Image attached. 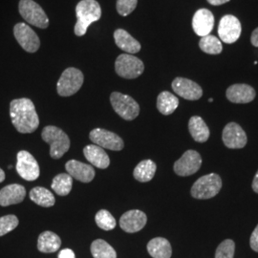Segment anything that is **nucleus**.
I'll use <instances>...</instances> for the list:
<instances>
[{"label":"nucleus","instance_id":"obj_1","mask_svg":"<svg viewBox=\"0 0 258 258\" xmlns=\"http://www.w3.org/2000/svg\"><path fill=\"white\" fill-rule=\"evenodd\" d=\"M10 116L19 133H33L39 125V118L34 102L27 98L16 99L10 103Z\"/></svg>","mask_w":258,"mask_h":258},{"label":"nucleus","instance_id":"obj_2","mask_svg":"<svg viewBox=\"0 0 258 258\" xmlns=\"http://www.w3.org/2000/svg\"><path fill=\"white\" fill-rule=\"evenodd\" d=\"M76 16L75 35L77 37H83L89 26L102 18V8L96 0H82L76 6Z\"/></svg>","mask_w":258,"mask_h":258},{"label":"nucleus","instance_id":"obj_3","mask_svg":"<svg viewBox=\"0 0 258 258\" xmlns=\"http://www.w3.org/2000/svg\"><path fill=\"white\" fill-rule=\"evenodd\" d=\"M41 138L50 146V156L59 159L70 148V139L62 129L54 125L45 126L41 132Z\"/></svg>","mask_w":258,"mask_h":258},{"label":"nucleus","instance_id":"obj_4","mask_svg":"<svg viewBox=\"0 0 258 258\" xmlns=\"http://www.w3.org/2000/svg\"><path fill=\"white\" fill-rule=\"evenodd\" d=\"M221 188V177L216 173H211L200 177L192 185L190 194L195 199L207 200L216 196Z\"/></svg>","mask_w":258,"mask_h":258},{"label":"nucleus","instance_id":"obj_5","mask_svg":"<svg viewBox=\"0 0 258 258\" xmlns=\"http://www.w3.org/2000/svg\"><path fill=\"white\" fill-rule=\"evenodd\" d=\"M84 77L83 72L74 67L67 68L56 83L57 94L61 97H70L78 92L83 86Z\"/></svg>","mask_w":258,"mask_h":258},{"label":"nucleus","instance_id":"obj_6","mask_svg":"<svg viewBox=\"0 0 258 258\" xmlns=\"http://www.w3.org/2000/svg\"><path fill=\"white\" fill-rule=\"evenodd\" d=\"M19 11L22 19L29 24L40 29L49 26V19L44 10L34 0H20Z\"/></svg>","mask_w":258,"mask_h":258},{"label":"nucleus","instance_id":"obj_7","mask_svg":"<svg viewBox=\"0 0 258 258\" xmlns=\"http://www.w3.org/2000/svg\"><path fill=\"white\" fill-rule=\"evenodd\" d=\"M110 102L113 109L123 120H135L140 113L138 102L128 95L120 92H113L110 96Z\"/></svg>","mask_w":258,"mask_h":258},{"label":"nucleus","instance_id":"obj_8","mask_svg":"<svg viewBox=\"0 0 258 258\" xmlns=\"http://www.w3.org/2000/svg\"><path fill=\"white\" fill-rule=\"evenodd\" d=\"M115 70L121 78L132 80L144 73L145 65L137 56L130 54H122L116 59Z\"/></svg>","mask_w":258,"mask_h":258},{"label":"nucleus","instance_id":"obj_9","mask_svg":"<svg viewBox=\"0 0 258 258\" xmlns=\"http://www.w3.org/2000/svg\"><path fill=\"white\" fill-rule=\"evenodd\" d=\"M14 36L19 45L28 53H36L40 46V40L36 32L26 23L19 22L14 27Z\"/></svg>","mask_w":258,"mask_h":258},{"label":"nucleus","instance_id":"obj_10","mask_svg":"<svg viewBox=\"0 0 258 258\" xmlns=\"http://www.w3.org/2000/svg\"><path fill=\"white\" fill-rule=\"evenodd\" d=\"M17 171L21 178L26 181H35L39 177L40 169L37 160L26 150H21L18 153Z\"/></svg>","mask_w":258,"mask_h":258},{"label":"nucleus","instance_id":"obj_11","mask_svg":"<svg viewBox=\"0 0 258 258\" xmlns=\"http://www.w3.org/2000/svg\"><path fill=\"white\" fill-rule=\"evenodd\" d=\"M202 166V157L195 150L185 151L173 166L177 175L185 177L196 173Z\"/></svg>","mask_w":258,"mask_h":258},{"label":"nucleus","instance_id":"obj_12","mask_svg":"<svg viewBox=\"0 0 258 258\" xmlns=\"http://www.w3.org/2000/svg\"><path fill=\"white\" fill-rule=\"evenodd\" d=\"M89 138L94 145L114 151H120L124 147V143L119 135L106 129H93L89 134Z\"/></svg>","mask_w":258,"mask_h":258},{"label":"nucleus","instance_id":"obj_13","mask_svg":"<svg viewBox=\"0 0 258 258\" xmlns=\"http://www.w3.org/2000/svg\"><path fill=\"white\" fill-rule=\"evenodd\" d=\"M241 23L234 16L227 15L222 18L218 26V35L223 42L231 44L238 40L241 36Z\"/></svg>","mask_w":258,"mask_h":258},{"label":"nucleus","instance_id":"obj_14","mask_svg":"<svg viewBox=\"0 0 258 258\" xmlns=\"http://www.w3.org/2000/svg\"><path fill=\"white\" fill-rule=\"evenodd\" d=\"M224 145L231 149H240L247 145V135L245 131L236 122L228 123L222 133Z\"/></svg>","mask_w":258,"mask_h":258},{"label":"nucleus","instance_id":"obj_15","mask_svg":"<svg viewBox=\"0 0 258 258\" xmlns=\"http://www.w3.org/2000/svg\"><path fill=\"white\" fill-rule=\"evenodd\" d=\"M171 86L178 96L187 101H197L203 96V89L201 86L188 79L176 78Z\"/></svg>","mask_w":258,"mask_h":258},{"label":"nucleus","instance_id":"obj_16","mask_svg":"<svg viewBox=\"0 0 258 258\" xmlns=\"http://www.w3.org/2000/svg\"><path fill=\"white\" fill-rule=\"evenodd\" d=\"M148 222L146 213L139 210H131L123 213L120 219V227L122 231L134 233L143 230Z\"/></svg>","mask_w":258,"mask_h":258},{"label":"nucleus","instance_id":"obj_17","mask_svg":"<svg viewBox=\"0 0 258 258\" xmlns=\"http://www.w3.org/2000/svg\"><path fill=\"white\" fill-rule=\"evenodd\" d=\"M214 26V17L208 9L198 10L194 14L192 28L194 33L199 37H206L211 34Z\"/></svg>","mask_w":258,"mask_h":258},{"label":"nucleus","instance_id":"obj_18","mask_svg":"<svg viewBox=\"0 0 258 258\" xmlns=\"http://www.w3.org/2000/svg\"><path fill=\"white\" fill-rule=\"evenodd\" d=\"M226 96L233 103H249L254 100L256 93L248 84H233L227 89Z\"/></svg>","mask_w":258,"mask_h":258},{"label":"nucleus","instance_id":"obj_19","mask_svg":"<svg viewBox=\"0 0 258 258\" xmlns=\"http://www.w3.org/2000/svg\"><path fill=\"white\" fill-rule=\"evenodd\" d=\"M66 171L72 178L83 183L91 182L95 177V170L92 166L83 164L77 160H70L65 165Z\"/></svg>","mask_w":258,"mask_h":258},{"label":"nucleus","instance_id":"obj_20","mask_svg":"<svg viewBox=\"0 0 258 258\" xmlns=\"http://www.w3.org/2000/svg\"><path fill=\"white\" fill-rule=\"evenodd\" d=\"M26 196V189L19 184H8L0 189V206L8 207L21 203Z\"/></svg>","mask_w":258,"mask_h":258},{"label":"nucleus","instance_id":"obj_21","mask_svg":"<svg viewBox=\"0 0 258 258\" xmlns=\"http://www.w3.org/2000/svg\"><path fill=\"white\" fill-rule=\"evenodd\" d=\"M83 154L86 160L96 167L105 169L110 165V159L103 148L96 145H88L83 148Z\"/></svg>","mask_w":258,"mask_h":258},{"label":"nucleus","instance_id":"obj_22","mask_svg":"<svg viewBox=\"0 0 258 258\" xmlns=\"http://www.w3.org/2000/svg\"><path fill=\"white\" fill-rule=\"evenodd\" d=\"M114 39L117 46L130 55L136 54L141 50V44L138 40L123 29H118L115 31Z\"/></svg>","mask_w":258,"mask_h":258},{"label":"nucleus","instance_id":"obj_23","mask_svg":"<svg viewBox=\"0 0 258 258\" xmlns=\"http://www.w3.org/2000/svg\"><path fill=\"white\" fill-rule=\"evenodd\" d=\"M188 130L191 137L197 143H206L211 136V131L207 123L199 116H194L189 119Z\"/></svg>","mask_w":258,"mask_h":258},{"label":"nucleus","instance_id":"obj_24","mask_svg":"<svg viewBox=\"0 0 258 258\" xmlns=\"http://www.w3.org/2000/svg\"><path fill=\"white\" fill-rule=\"evenodd\" d=\"M148 251L153 258H170L172 248L168 240L163 237H156L148 242Z\"/></svg>","mask_w":258,"mask_h":258},{"label":"nucleus","instance_id":"obj_25","mask_svg":"<svg viewBox=\"0 0 258 258\" xmlns=\"http://www.w3.org/2000/svg\"><path fill=\"white\" fill-rule=\"evenodd\" d=\"M61 240L57 234L53 231H47L42 232L37 240V249L44 253H52L59 249Z\"/></svg>","mask_w":258,"mask_h":258},{"label":"nucleus","instance_id":"obj_26","mask_svg":"<svg viewBox=\"0 0 258 258\" xmlns=\"http://www.w3.org/2000/svg\"><path fill=\"white\" fill-rule=\"evenodd\" d=\"M179 106V100L172 93L164 91L160 93L157 98V108L163 115L172 114Z\"/></svg>","mask_w":258,"mask_h":258},{"label":"nucleus","instance_id":"obj_27","mask_svg":"<svg viewBox=\"0 0 258 258\" xmlns=\"http://www.w3.org/2000/svg\"><path fill=\"white\" fill-rule=\"evenodd\" d=\"M156 164L151 160H144L140 162L134 168V178L142 183H147L153 179L156 172Z\"/></svg>","mask_w":258,"mask_h":258},{"label":"nucleus","instance_id":"obj_28","mask_svg":"<svg viewBox=\"0 0 258 258\" xmlns=\"http://www.w3.org/2000/svg\"><path fill=\"white\" fill-rule=\"evenodd\" d=\"M30 199L37 204L38 206L44 207V208H50L54 206L55 203V196L50 190H48L45 187L42 186H37L34 187L30 191Z\"/></svg>","mask_w":258,"mask_h":258},{"label":"nucleus","instance_id":"obj_29","mask_svg":"<svg viewBox=\"0 0 258 258\" xmlns=\"http://www.w3.org/2000/svg\"><path fill=\"white\" fill-rule=\"evenodd\" d=\"M73 178L68 173H60L55 176L51 184L52 189L59 196H66L71 192Z\"/></svg>","mask_w":258,"mask_h":258},{"label":"nucleus","instance_id":"obj_30","mask_svg":"<svg viewBox=\"0 0 258 258\" xmlns=\"http://www.w3.org/2000/svg\"><path fill=\"white\" fill-rule=\"evenodd\" d=\"M90 249L94 258H117L116 250L104 240L93 241Z\"/></svg>","mask_w":258,"mask_h":258},{"label":"nucleus","instance_id":"obj_31","mask_svg":"<svg viewBox=\"0 0 258 258\" xmlns=\"http://www.w3.org/2000/svg\"><path fill=\"white\" fill-rule=\"evenodd\" d=\"M199 46L203 52L210 55H218L223 50L220 39L218 37L211 36V35L202 37L200 39Z\"/></svg>","mask_w":258,"mask_h":258},{"label":"nucleus","instance_id":"obj_32","mask_svg":"<svg viewBox=\"0 0 258 258\" xmlns=\"http://www.w3.org/2000/svg\"><path fill=\"white\" fill-rule=\"evenodd\" d=\"M95 221L99 228H101L103 231H111L115 229L117 222L114 218V216L110 212L106 210H101L97 212L95 216Z\"/></svg>","mask_w":258,"mask_h":258},{"label":"nucleus","instance_id":"obj_33","mask_svg":"<svg viewBox=\"0 0 258 258\" xmlns=\"http://www.w3.org/2000/svg\"><path fill=\"white\" fill-rule=\"evenodd\" d=\"M19 219L16 215L10 214L0 217V236H3L10 231H14L19 226Z\"/></svg>","mask_w":258,"mask_h":258},{"label":"nucleus","instance_id":"obj_34","mask_svg":"<svg viewBox=\"0 0 258 258\" xmlns=\"http://www.w3.org/2000/svg\"><path fill=\"white\" fill-rule=\"evenodd\" d=\"M235 250V244L231 239L224 240L217 247L215 258H233Z\"/></svg>","mask_w":258,"mask_h":258},{"label":"nucleus","instance_id":"obj_35","mask_svg":"<svg viewBox=\"0 0 258 258\" xmlns=\"http://www.w3.org/2000/svg\"><path fill=\"white\" fill-rule=\"evenodd\" d=\"M138 0H117L116 8L119 15L127 17L137 7Z\"/></svg>","mask_w":258,"mask_h":258},{"label":"nucleus","instance_id":"obj_36","mask_svg":"<svg viewBox=\"0 0 258 258\" xmlns=\"http://www.w3.org/2000/svg\"><path fill=\"white\" fill-rule=\"evenodd\" d=\"M249 245H250L251 249L258 252V225L250 235Z\"/></svg>","mask_w":258,"mask_h":258},{"label":"nucleus","instance_id":"obj_37","mask_svg":"<svg viewBox=\"0 0 258 258\" xmlns=\"http://www.w3.org/2000/svg\"><path fill=\"white\" fill-rule=\"evenodd\" d=\"M58 258H75L74 251L70 249H62L58 253Z\"/></svg>","mask_w":258,"mask_h":258},{"label":"nucleus","instance_id":"obj_38","mask_svg":"<svg viewBox=\"0 0 258 258\" xmlns=\"http://www.w3.org/2000/svg\"><path fill=\"white\" fill-rule=\"evenodd\" d=\"M250 42L251 44L254 47H258V28H256L252 34H251V37H250Z\"/></svg>","mask_w":258,"mask_h":258},{"label":"nucleus","instance_id":"obj_39","mask_svg":"<svg viewBox=\"0 0 258 258\" xmlns=\"http://www.w3.org/2000/svg\"><path fill=\"white\" fill-rule=\"evenodd\" d=\"M207 1L213 6H220V5H223L227 2H229L230 0H207Z\"/></svg>","mask_w":258,"mask_h":258},{"label":"nucleus","instance_id":"obj_40","mask_svg":"<svg viewBox=\"0 0 258 258\" xmlns=\"http://www.w3.org/2000/svg\"><path fill=\"white\" fill-rule=\"evenodd\" d=\"M252 189L255 194H258V170L253 178V181H252Z\"/></svg>","mask_w":258,"mask_h":258},{"label":"nucleus","instance_id":"obj_41","mask_svg":"<svg viewBox=\"0 0 258 258\" xmlns=\"http://www.w3.org/2000/svg\"><path fill=\"white\" fill-rule=\"evenodd\" d=\"M5 180V172L3 169L0 168V183H2Z\"/></svg>","mask_w":258,"mask_h":258},{"label":"nucleus","instance_id":"obj_42","mask_svg":"<svg viewBox=\"0 0 258 258\" xmlns=\"http://www.w3.org/2000/svg\"><path fill=\"white\" fill-rule=\"evenodd\" d=\"M209 102H213V99H210V100H209Z\"/></svg>","mask_w":258,"mask_h":258}]
</instances>
